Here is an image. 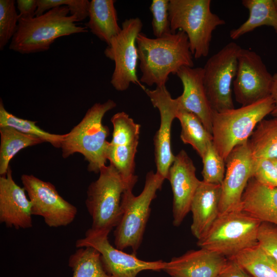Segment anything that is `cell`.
<instances>
[{
    "label": "cell",
    "instance_id": "cell-1",
    "mask_svg": "<svg viewBox=\"0 0 277 277\" xmlns=\"http://www.w3.org/2000/svg\"><path fill=\"white\" fill-rule=\"evenodd\" d=\"M35 16L19 19L9 49L21 54L48 50L57 38L88 31L75 15L85 10L84 0H37Z\"/></svg>",
    "mask_w": 277,
    "mask_h": 277
},
{
    "label": "cell",
    "instance_id": "cell-2",
    "mask_svg": "<svg viewBox=\"0 0 277 277\" xmlns=\"http://www.w3.org/2000/svg\"><path fill=\"white\" fill-rule=\"evenodd\" d=\"M136 46L142 73L140 81L149 86H166L170 74L184 66L194 67L188 38L181 30L151 38L141 32Z\"/></svg>",
    "mask_w": 277,
    "mask_h": 277
},
{
    "label": "cell",
    "instance_id": "cell-3",
    "mask_svg": "<svg viewBox=\"0 0 277 277\" xmlns=\"http://www.w3.org/2000/svg\"><path fill=\"white\" fill-rule=\"evenodd\" d=\"M116 106L114 101L108 100L88 109L81 122L65 134L61 146L62 156L66 159L75 153H81L88 162V170L100 172L107 162L109 143L107 138L110 133L102 120L106 112Z\"/></svg>",
    "mask_w": 277,
    "mask_h": 277
},
{
    "label": "cell",
    "instance_id": "cell-4",
    "mask_svg": "<svg viewBox=\"0 0 277 277\" xmlns=\"http://www.w3.org/2000/svg\"><path fill=\"white\" fill-rule=\"evenodd\" d=\"M165 179L152 171L146 175L145 185L137 196L132 188L126 189L121 203V216L114 231L115 247L121 250L131 248L136 254L143 238L147 223L150 214V205L161 189Z\"/></svg>",
    "mask_w": 277,
    "mask_h": 277
},
{
    "label": "cell",
    "instance_id": "cell-5",
    "mask_svg": "<svg viewBox=\"0 0 277 277\" xmlns=\"http://www.w3.org/2000/svg\"><path fill=\"white\" fill-rule=\"evenodd\" d=\"M274 108L271 95L252 104L212 115L213 143L225 161L236 146L247 142L258 123Z\"/></svg>",
    "mask_w": 277,
    "mask_h": 277
},
{
    "label": "cell",
    "instance_id": "cell-6",
    "mask_svg": "<svg viewBox=\"0 0 277 277\" xmlns=\"http://www.w3.org/2000/svg\"><path fill=\"white\" fill-rule=\"evenodd\" d=\"M210 0H170L169 18L172 33L184 32L195 59L208 56L214 30L225 24L212 12Z\"/></svg>",
    "mask_w": 277,
    "mask_h": 277
},
{
    "label": "cell",
    "instance_id": "cell-7",
    "mask_svg": "<svg viewBox=\"0 0 277 277\" xmlns=\"http://www.w3.org/2000/svg\"><path fill=\"white\" fill-rule=\"evenodd\" d=\"M261 222L242 210L219 215L197 245L229 259L258 243Z\"/></svg>",
    "mask_w": 277,
    "mask_h": 277
},
{
    "label": "cell",
    "instance_id": "cell-8",
    "mask_svg": "<svg viewBox=\"0 0 277 277\" xmlns=\"http://www.w3.org/2000/svg\"><path fill=\"white\" fill-rule=\"evenodd\" d=\"M99 173L98 179L88 187L85 204L92 219L90 228L110 232L120 218L123 193L131 188L110 164L103 167Z\"/></svg>",
    "mask_w": 277,
    "mask_h": 277
},
{
    "label": "cell",
    "instance_id": "cell-9",
    "mask_svg": "<svg viewBox=\"0 0 277 277\" xmlns=\"http://www.w3.org/2000/svg\"><path fill=\"white\" fill-rule=\"evenodd\" d=\"M241 49L236 43H229L210 56L203 67L204 86L213 111L234 108L231 86Z\"/></svg>",
    "mask_w": 277,
    "mask_h": 277
},
{
    "label": "cell",
    "instance_id": "cell-10",
    "mask_svg": "<svg viewBox=\"0 0 277 277\" xmlns=\"http://www.w3.org/2000/svg\"><path fill=\"white\" fill-rule=\"evenodd\" d=\"M143 26L138 17L126 19L120 33L104 50L105 55L115 64L110 83L117 91L126 90L131 84L139 86L144 90L146 89L136 74L138 61L136 38Z\"/></svg>",
    "mask_w": 277,
    "mask_h": 277
},
{
    "label": "cell",
    "instance_id": "cell-11",
    "mask_svg": "<svg viewBox=\"0 0 277 277\" xmlns=\"http://www.w3.org/2000/svg\"><path fill=\"white\" fill-rule=\"evenodd\" d=\"M109 232L95 231L89 228L84 237L75 242L76 248L90 247L100 254L103 266L112 277H137L144 270L160 271L163 270L165 262L145 261L113 247L108 240Z\"/></svg>",
    "mask_w": 277,
    "mask_h": 277
},
{
    "label": "cell",
    "instance_id": "cell-12",
    "mask_svg": "<svg viewBox=\"0 0 277 277\" xmlns=\"http://www.w3.org/2000/svg\"><path fill=\"white\" fill-rule=\"evenodd\" d=\"M21 181L32 204V214L42 217L49 227L66 226L75 219L77 209L63 198L51 183L32 174H23Z\"/></svg>",
    "mask_w": 277,
    "mask_h": 277
},
{
    "label": "cell",
    "instance_id": "cell-13",
    "mask_svg": "<svg viewBox=\"0 0 277 277\" xmlns=\"http://www.w3.org/2000/svg\"><path fill=\"white\" fill-rule=\"evenodd\" d=\"M273 75L255 51L242 48L233 82L235 101L242 106L254 103L270 95Z\"/></svg>",
    "mask_w": 277,
    "mask_h": 277
},
{
    "label": "cell",
    "instance_id": "cell-14",
    "mask_svg": "<svg viewBox=\"0 0 277 277\" xmlns=\"http://www.w3.org/2000/svg\"><path fill=\"white\" fill-rule=\"evenodd\" d=\"M226 171L221 184L219 215L241 210L242 197L252 177L253 158L248 141L235 147L226 160Z\"/></svg>",
    "mask_w": 277,
    "mask_h": 277
},
{
    "label": "cell",
    "instance_id": "cell-15",
    "mask_svg": "<svg viewBox=\"0 0 277 277\" xmlns=\"http://www.w3.org/2000/svg\"><path fill=\"white\" fill-rule=\"evenodd\" d=\"M144 91L160 112V126L153 139L155 162L156 172L167 179L175 157L171 145V126L180 105L176 98H172L166 86L156 87L154 90L146 88Z\"/></svg>",
    "mask_w": 277,
    "mask_h": 277
},
{
    "label": "cell",
    "instance_id": "cell-16",
    "mask_svg": "<svg viewBox=\"0 0 277 277\" xmlns=\"http://www.w3.org/2000/svg\"><path fill=\"white\" fill-rule=\"evenodd\" d=\"M195 172L192 160L184 150L175 155L167 177L173 193V224L175 226H180L190 211L193 197L201 182Z\"/></svg>",
    "mask_w": 277,
    "mask_h": 277
},
{
    "label": "cell",
    "instance_id": "cell-17",
    "mask_svg": "<svg viewBox=\"0 0 277 277\" xmlns=\"http://www.w3.org/2000/svg\"><path fill=\"white\" fill-rule=\"evenodd\" d=\"M31 208L25 189L14 181L10 167L6 175L0 176V222L16 229L30 228Z\"/></svg>",
    "mask_w": 277,
    "mask_h": 277
},
{
    "label": "cell",
    "instance_id": "cell-18",
    "mask_svg": "<svg viewBox=\"0 0 277 277\" xmlns=\"http://www.w3.org/2000/svg\"><path fill=\"white\" fill-rule=\"evenodd\" d=\"M182 82L183 91L176 99L181 109L195 114L212 134L213 110L203 82V68L184 66L176 73Z\"/></svg>",
    "mask_w": 277,
    "mask_h": 277
},
{
    "label": "cell",
    "instance_id": "cell-19",
    "mask_svg": "<svg viewBox=\"0 0 277 277\" xmlns=\"http://www.w3.org/2000/svg\"><path fill=\"white\" fill-rule=\"evenodd\" d=\"M227 260L217 252L200 248L165 262L163 271L171 277H217Z\"/></svg>",
    "mask_w": 277,
    "mask_h": 277
},
{
    "label": "cell",
    "instance_id": "cell-20",
    "mask_svg": "<svg viewBox=\"0 0 277 277\" xmlns=\"http://www.w3.org/2000/svg\"><path fill=\"white\" fill-rule=\"evenodd\" d=\"M221 185L201 181L193 197L192 234L198 240L203 237L219 215Z\"/></svg>",
    "mask_w": 277,
    "mask_h": 277
},
{
    "label": "cell",
    "instance_id": "cell-21",
    "mask_svg": "<svg viewBox=\"0 0 277 277\" xmlns=\"http://www.w3.org/2000/svg\"><path fill=\"white\" fill-rule=\"evenodd\" d=\"M241 210L259 220L277 226V188L249 180L242 197Z\"/></svg>",
    "mask_w": 277,
    "mask_h": 277
},
{
    "label": "cell",
    "instance_id": "cell-22",
    "mask_svg": "<svg viewBox=\"0 0 277 277\" xmlns=\"http://www.w3.org/2000/svg\"><path fill=\"white\" fill-rule=\"evenodd\" d=\"M115 2L91 0L89 7V21L85 24V27L107 46L122 29L118 24Z\"/></svg>",
    "mask_w": 277,
    "mask_h": 277
},
{
    "label": "cell",
    "instance_id": "cell-23",
    "mask_svg": "<svg viewBox=\"0 0 277 277\" xmlns=\"http://www.w3.org/2000/svg\"><path fill=\"white\" fill-rule=\"evenodd\" d=\"M242 5L248 10L249 16L241 26L230 31L232 39H237L256 28L268 26L277 33V12L273 0H243Z\"/></svg>",
    "mask_w": 277,
    "mask_h": 277
},
{
    "label": "cell",
    "instance_id": "cell-24",
    "mask_svg": "<svg viewBox=\"0 0 277 277\" xmlns=\"http://www.w3.org/2000/svg\"><path fill=\"white\" fill-rule=\"evenodd\" d=\"M229 259L252 277H277V261L259 243Z\"/></svg>",
    "mask_w": 277,
    "mask_h": 277
},
{
    "label": "cell",
    "instance_id": "cell-25",
    "mask_svg": "<svg viewBox=\"0 0 277 277\" xmlns=\"http://www.w3.org/2000/svg\"><path fill=\"white\" fill-rule=\"evenodd\" d=\"M248 140L254 159H277V118L260 121Z\"/></svg>",
    "mask_w": 277,
    "mask_h": 277
},
{
    "label": "cell",
    "instance_id": "cell-26",
    "mask_svg": "<svg viewBox=\"0 0 277 277\" xmlns=\"http://www.w3.org/2000/svg\"><path fill=\"white\" fill-rule=\"evenodd\" d=\"M176 118L181 125V140L184 144L190 145L202 158L208 145L213 142L212 135L200 118L191 112L180 107Z\"/></svg>",
    "mask_w": 277,
    "mask_h": 277
},
{
    "label": "cell",
    "instance_id": "cell-27",
    "mask_svg": "<svg viewBox=\"0 0 277 277\" xmlns=\"http://www.w3.org/2000/svg\"><path fill=\"white\" fill-rule=\"evenodd\" d=\"M0 175H6L12 159L21 150L44 141L10 127H0Z\"/></svg>",
    "mask_w": 277,
    "mask_h": 277
},
{
    "label": "cell",
    "instance_id": "cell-28",
    "mask_svg": "<svg viewBox=\"0 0 277 277\" xmlns=\"http://www.w3.org/2000/svg\"><path fill=\"white\" fill-rule=\"evenodd\" d=\"M77 248L68 259L71 277H112L105 270L96 249L90 247Z\"/></svg>",
    "mask_w": 277,
    "mask_h": 277
},
{
    "label": "cell",
    "instance_id": "cell-29",
    "mask_svg": "<svg viewBox=\"0 0 277 277\" xmlns=\"http://www.w3.org/2000/svg\"><path fill=\"white\" fill-rule=\"evenodd\" d=\"M36 121H32L17 117L5 108L2 99L0 101V127H10L24 133L37 137L55 148H61L65 134L50 133L36 125Z\"/></svg>",
    "mask_w": 277,
    "mask_h": 277
},
{
    "label": "cell",
    "instance_id": "cell-30",
    "mask_svg": "<svg viewBox=\"0 0 277 277\" xmlns=\"http://www.w3.org/2000/svg\"><path fill=\"white\" fill-rule=\"evenodd\" d=\"M203 167V181L211 184H222L226 171V163L220 155L213 142L208 146L202 157Z\"/></svg>",
    "mask_w": 277,
    "mask_h": 277
},
{
    "label": "cell",
    "instance_id": "cell-31",
    "mask_svg": "<svg viewBox=\"0 0 277 277\" xmlns=\"http://www.w3.org/2000/svg\"><path fill=\"white\" fill-rule=\"evenodd\" d=\"M14 0L0 1V50L12 39L17 29L19 19Z\"/></svg>",
    "mask_w": 277,
    "mask_h": 277
},
{
    "label": "cell",
    "instance_id": "cell-32",
    "mask_svg": "<svg viewBox=\"0 0 277 277\" xmlns=\"http://www.w3.org/2000/svg\"><path fill=\"white\" fill-rule=\"evenodd\" d=\"M169 0H153L150 6L152 27L156 38L172 33L169 18Z\"/></svg>",
    "mask_w": 277,
    "mask_h": 277
},
{
    "label": "cell",
    "instance_id": "cell-33",
    "mask_svg": "<svg viewBox=\"0 0 277 277\" xmlns=\"http://www.w3.org/2000/svg\"><path fill=\"white\" fill-rule=\"evenodd\" d=\"M252 177L264 186L277 188V170L272 160L253 159Z\"/></svg>",
    "mask_w": 277,
    "mask_h": 277
},
{
    "label": "cell",
    "instance_id": "cell-34",
    "mask_svg": "<svg viewBox=\"0 0 277 277\" xmlns=\"http://www.w3.org/2000/svg\"><path fill=\"white\" fill-rule=\"evenodd\" d=\"M258 241L260 246L277 261V226L262 222Z\"/></svg>",
    "mask_w": 277,
    "mask_h": 277
},
{
    "label": "cell",
    "instance_id": "cell-35",
    "mask_svg": "<svg viewBox=\"0 0 277 277\" xmlns=\"http://www.w3.org/2000/svg\"><path fill=\"white\" fill-rule=\"evenodd\" d=\"M217 277H252L232 260L228 259Z\"/></svg>",
    "mask_w": 277,
    "mask_h": 277
},
{
    "label": "cell",
    "instance_id": "cell-36",
    "mask_svg": "<svg viewBox=\"0 0 277 277\" xmlns=\"http://www.w3.org/2000/svg\"><path fill=\"white\" fill-rule=\"evenodd\" d=\"M16 3L19 12V19H28L35 16L37 0H17Z\"/></svg>",
    "mask_w": 277,
    "mask_h": 277
},
{
    "label": "cell",
    "instance_id": "cell-37",
    "mask_svg": "<svg viewBox=\"0 0 277 277\" xmlns=\"http://www.w3.org/2000/svg\"><path fill=\"white\" fill-rule=\"evenodd\" d=\"M273 75L270 90V95L274 102V108L270 113L274 117L277 118V72Z\"/></svg>",
    "mask_w": 277,
    "mask_h": 277
},
{
    "label": "cell",
    "instance_id": "cell-38",
    "mask_svg": "<svg viewBox=\"0 0 277 277\" xmlns=\"http://www.w3.org/2000/svg\"><path fill=\"white\" fill-rule=\"evenodd\" d=\"M273 4L277 12V0H273Z\"/></svg>",
    "mask_w": 277,
    "mask_h": 277
},
{
    "label": "cell",
    "instance_id": "cell-39",
    "mask_svg": "<svg viewBox=\"0 0 277 277\" xmlns=\"http://www.w3.org/2000/svg\"><path fill=\"white\" fill-rule=\"evenodd\" d=\"M277 170V159L272 160Z\"/></svg>",
    "mask_w": 277,
    "mask_h": 277
}]
</instances>
